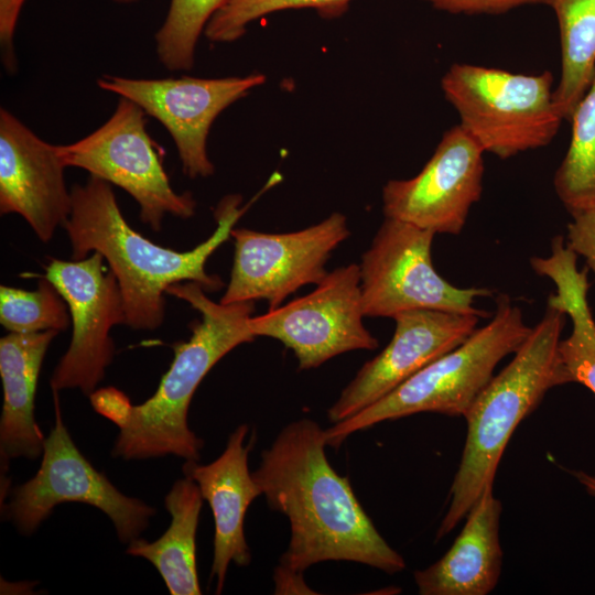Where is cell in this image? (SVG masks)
<instances>
[{
  "instance_id": "obj_1",
  "label": "cell",
  "mask_w": 595,
  "mask_h": 595,
  "mask_svg": "<svg viewBox=\"0 0 595 595\" xmlns=\"http://www.w3.org/2000/svg\"><path fill=\"white\" fill-rule=\"evenodd\" d=\"M324 430L304 418L286 424L260 455L252 477L268 506L291 529L274 572L303 576L325 561H349L388 574L405 569L357 499L350 480L329 464Z\"/></svg>"
},
{
  "instance_id": "obj_2",
  "label": "cell",
  "mask_w": 595,
  "mask_h": 595,
  "mask_svg": "<svg viewBox=\"0 0 595 595\" xmlns=\"http://www.w3.org/2000/svg\"><path fill=\"white\" fill-rule=\"evenodd\" d=\"M72 212L64 224L72 245V259L99 252L115 273L123 300L126 323L134 329H154L165 315L166 290L182 281L198 283L215 292L224 283L208 274L205 264L212 253L230 237L246 208L241 196L224 197L214 210L217 227L188 251L164 248L133 230L126 221L110 183L91 176L71 190Z\"/></svg>"
},
{
  "instance_id": "obj_3",
  "label": "cell",
  "mask_w": 595,
  "mask_h": 595,
  "mask_svg": "<svg viewBox=\"0 0 595 595\" xmlns=\"http://www.w3.org/2000/svg\"><path fill=\"white\" fill-rule=\"evenodd\" d=\"M167 294L186 301L201 315L190 327L187 340L172 345L173 361L154 394L131 405L119 428L112 456L126 461L175 455L199 461L204 447L188 426V408L195 390L209 370L230 350L256 339L250 326L255 301L215 303L196 282L176 283Z\"/></svg>"
},
{
  "instance_id": "obj_4",
  "label": "cell",
  "mask_w": 595,
  "mask_h": 595,
  "mask_svg": "<svg viewBox=\"0 0 595 595\" xmlns=\"http://www.w3.org/2000/svg\"><path fill=\"white\" fill-rule=\"evenodd\" d=\"M565 322L564 312L547 305L511 361L493 376L465 413V445L436 540L450 533L494 486L505 448L521 421L550 389L571 382L558 353Z\"/></svg>"
},
{
  "instance_id": "obj_5",
  "label": "cell",
  "mask_w": 595,
  "mask_h": 595,
  "mask_svg": "<svg viewBox=\"0 0 595 595\" xmlns=\"http://www.w3.org/2000/svg\"><path fill=\"white\" fill-rule=\"evenodd\" d=\"M531 327L509 298H497L488 324L476 328L459 346L435 359L393 391L355 415L324 430L325 443L335 448L353 433L388 420L432 412L465 415L506 356L523 343Z\"/></svg>"
},
{
  "instance_id": "obj_6",
  "label": "cell",
  "mask_w": 595,
  "mask_h": 595,
  "mask_svg": "<svg viewBox=\"0 0 595 595\" xmlns=\"http://www.w3.org/2000/svg\"><path fill=\"white\" fill-rule=\"evenodd\" d=\"M458 123L484 150L499 159L547 147L563 118L553 101V76L516 74L472 64H453L441 79Z\"/></svg>"
},
{
  "instance_id": "obj_7",
  "label": "cell",
  "mask_w": 595,
  "mask_h": 595,
  "mask_svg": "<svg viewBox=\"0 0 595 595\" xmlns=\"http://www.w3.org/2000/svg\"><path fill=\"white\" fill-rule=\"evenodd\" d=\"M147 113L133 101L119 97L109 119L86 137L60 144L63 164L117 185L139 204L140 218L159 231L165 215L187 219L196 202L188 192L178 194L163 166L162 150L147 129Z\"/></svg>"
},
{
  "instance_id": "obj_8",
  "label": "cell",
  "mask_w": 595,
  "mask_h": 595,
  "mask_svg": "<svg viewBox=\"0 0 595 595\" xmlns=\"http://www.w3.org/2000/svg\"><path fill=\"white\" fill-rule=\"evenodd\" d=\"M435 234L386 217L361 257L360 286L365 316L391 317L411 310H437L489 317L474 306L487 288H457L442 278L432 261Z\"/></svg>"
},
{
  "instance_id": "obj_9",
  "label": "cell",
  "mask_w": 595,
  "mask_h": 595,
  "mask_svg": "<svg viewBox=\"0 0 595 595\" xmlns=\"http://www.w3.org/2000/svg\"><path fill=\"white\" fill-rule=\"evenodd\" d=\"M54 393L55 423L44 441L41 466L31 479L11 489L2 512L21 533L31 534L55 506L87 504L109 517L121 542H131L148 528L155 509L119 491L79 452L63 423Z\"/></svg>"
},
{
  "instance_id": "obj_10",
  "label": "cell",
  "mask_w": 595,
  "mask_h": 595,
  "mask_svg": "<svg viewBox=\"0 0 595 595\" xmlns=\"http://www.w3.org/2000/svg\"><path fill=\"white\" fill-rule=\"evenodd\" d=\"M360 267L349 263L328 272L309 294L250 318L256 335L291 349L299 370L317 368L353 350H374L378 339L365 327Z\"/></svg>"
},
{
  "instance_id": "obj_11",
  "label": "cell",
  "mask_w": 595,
  "mask_h": 595,
  "mask_svg": "<svg viewBox=\"0 0 595 595\" xmlns=\"http://www.w3.org/2000/svg\"><path fill=\"white\" fill-rule=\"evenodd\" d=\"M349 235L347 218L340 213L292 232L232 228L234 263L220 303L266 300L269 310L280 306L300 288L325 278L327 260Z\"/></svg>"
},
{
  "instance_id": "obj_12",
  "label": "cell",
  "mask_w": 595,
  "mask_h": 595,
  "mask_svg": "<svg viewBox=\"0 0 595 595\" xmlns=\"http://www.w3.org/2000/svg\"><path fill=\"white\" fill-rule=\"evenodd\" d=\"M264 80L266 76L258 73L220 78H131L104 74L97 78V86L133 101L156 119L174 141L183 173L196 178L214 173L207 138L215 119Z\"/></svg>"
},
{
  "instance_id": "obj_13",
  "label": "cell",
  "mask_w": 595,
  "mask_h": 595,
  "mask_svg": "<svg viewBox=\"0 0 595 595\" xmlns=\"http://www.w3.org/2000/svg\"><path fill=\"white\" fill-rule=\"evenodd\" d=\"M104 256L93 252L82 260L52 259L45 277L65 300L73 322L68 349L51 377L53 391L78 388L90 396L115 355L110 331L126 323L122 294Z\"/></svg>"
},
{
  "instance_id": "obj_14",
  "label": "cell",
  "mask_w": 595,
  "mask_h": 595,
  "mask_svg": "<svg viewBox=\"0 0 595 595\" xmlns=\"http://www.w3.org/2000/svg\"><path fill=\"white\" fill-rule=\"evenodd\" d=\"M483 154L480 145L459 125L452 127L420 173L383 186L385 217L435 235L461 234L483 192Z\"/></svg>"
},
{
  "instance_id": "obj_15",
  "label": "cell",
  "mask_w": 595,
  "mask_h": 595,
  "mask_svg": "<svg viewBox=\"0 0 595 595\" xmlns=\"http://www.w3.org/2000/svg\"><path fill=\"white\" fill-rule=\"evenodd\" d=\"M479 316L437 310L397 314L389 344L357 371L327 410L332 424L344 421L398 388L422 368L455 349L477 328Z\"/></svg>"
},
{
  "instance_id": "obj_16",
  "label": "cell",
  "mask_w": 595,
  "mask_h": 595,
  "mask_svg": "<svg viewBox=\"0 0 595 595\" xmlns=\"http://www.w3.org/2000/svg\"><path fill=\"white\" fill-rule=\"evenodd\" d=\"M57 147L0 109V212L22 216L43 242L72 212Z\"/></svg>"
},
{
  "instance_id": "obj_17",
  "label": "cell",
  "mask_w": 595,
  "mask_h": 595,
  "mask_svg": "<svg viewBox=\"0 0 595 595\" xmlns=\"http://www.w3.org/2000/svg\"><path fill=\"white\" fill-rule=\"evenodd\" d=\"M248 432L249 426L240 424L215 461L206 465L186 461L182 468L184 476L197 484L213 512L215 534L210 576L216 578L217 594L223 591L230 562L238 566L251 562L245 537V517L261 490L248 467V455L256 442L253 432L246 443Z\"/></svg>"
},
{
  "instance_id": "obj_18",
  "label": "cell",
  "mask_w": 595,
  "mask_h": 595,
  "mask_svg": "<svg viewBox=\"0 0 595 595\" xmlns=\"http://www.w3.org/2000/svg\"><path fill=\"white\" fill-rule=\"evenodd\" d=\"M501 501L488 487L467 513L450 550L435 563L415 571L421 595H487L497 585L502 567L499 540Z\"/></svg>"
},
{
  "instance_id": "obj_19",
  "label": "cell",
  "mask_w": 595,
  "mask_h": 595,
  "mask_svg": "<svg viewBox=\"0 0 595 595\" xmlns=\"http://www.w3.org/2000/svg\"><path fill=\"white\" fill-rule=\"evenodd\" d=\"M57 334L55 329L26 334L10 332L0 339L2 474L13 458L34 461L43 454L45 437L34 418V399L45 353Z\"/></svg>"
},
{
  "instance_id": "obj_20",
  "label": "cell",
  "mask_w": 595,
  "mask_h": 595,
  "mask_svg": "<svg viewBox=\"0 0 595 595\" xmlns=\"http://www.w3.org/2000/svg\"><path fill=\"white\" fill-rule=\"evenodd\" d=\"M577 257L562 236H555L550 256L533 257L530 264L556 288L548 305L564 312L572 322L571 334L559 342L560 360L571 382L582 383L595 394V320L587 301L588 268L578 270Z\"/></svg>"
},
{
  "instance_id": "obj_21",
  "label": "cell",
  "mask_w": 595,
  "mask_h": 595,
  "mask_svg": "<svg viewBox=\"0 0 595 595\" xmlns=\"http://www.w3.org/2000/svg\"><path fill=\"white\" fill-rule=\"evenodd\" d=\"M197 484L185 477L176 480L164 498L171 515L167 530L154 542L140 537L129 542L127 553L151 562L171 595L202 594L196 567V531L203 505Z\"/></svg>"
},
{
  "instance_id": "obj_22",
  "label": "cell",
  "mask_w": 595,
  "mask_h": 595,
  "mask_svg": "<svg viewBox=\"0 0 595 595\" xmlns=\"http://www.w3.org/2000/svg\"><path fill=\"white\" fill-rule=\"evenodd\" d=\"M554 12L561 44V74L553 101L570 121L595 77V0H545Z\"/></svg>"
},
{
  "instance_id": "obj_23",
  "label": "cell",
  "mask_w": 595,
  "mask_h": 595,
  "mask_svg": "<svg viewBox=\"0 0 595 595\" xmlns=\"http://www.w3.org/2000/svg\"><path fill=\"white\" fill-rule=\"evenodd\" d=\"M570 121V144L554 173L553 186L573 215L595 210V77Z\"/></svg>"
},
{
  "instance_id": "obj_24",
  "label": "cell",
  "mask_w": 595,
  "mask_h": 595,
  "mask_svg": "<svg viewBox=\"0 0 595 595\" xmlns=\"http://www.w3.org/2000/svg\"><path fill=\"white\" fill-rule=\"evenodd\" d=\"M227 0H171L166 17L154 35L155 53L169 71H190L198 39L215 12Z\"/></svg>"
},
{
  "instance_id": "obj_25",
  "label": "cell",
  "mask_w": 595,
  "mask_h": 595,
  "mask_svg": "<svg viewBox=\"0 0 595 595\" xmlns=\"http://www.w3.org/2000/svg\"><path fill=\"white\" fill-rule=\"evenodd\" d=\"M0 323L12 333L63 331L71 323L68 306L45 277L35 291L0 286Z\"/></svg>"
},
{
  "instance_id": "obj_26",
  "label": "cell",
  "mask_w": 595,
  "mask_h": 595,
  "mask_svg": "<svg viewBox=\"0 0 595 595\" xmlns=\"http://www.w3.org/2000/svg\"><path fill=\"white\" fill-rule=\"evenodd\" d=\"M351 0H227L208 21L204 35L214 43H229L241 37L248 25L267 14L288 9H315L323 18L345 13Z\"/></svg>"
},
{
  "instance_id": "obj_27",
  "label": "cell",
  "mask_w": 595,
  "mask_h": 595,
  "mask_svg": "<svg viewBox=\"0 0 595 595\" xmlns=\"http://www.w3.org/2000/svg\"><path fill=\"white\" fill-rule=\"evenodd\" d=\"M567 224L566 245L585 259L586 267L595 277V210L571 215Z\"/></svg>"
},
{
  "instance_id": "obj_28",
  "label": "cell",
  "mask_w": 595,
  "mask_h": 595,
  "mask_svg": "<svg viewBox=\"0 0 595 595\" xmlns=\"http://www.w3.org/2000/svg\"><path fill=\"white\" fill-rule=\"evenodd\" d=\"M435 9L453 14H502L521 6L545 0H424Z\"/></svg>"
},
{
  "instance_id": "obj_29",
  "label": "cell",
  "mask_w": 595,
  "mask_h": 595,
  "mask_svg": "<svg viewBox=\"0 0 595 595\" xmlns=\"http://www.w3.org/2000/svg\"><path fill=\"white\" fill-rule=\"evenodd\" d=\"M26 0H0V46L4 68L13 73L17 69L14 54V33L20 12Z\"/></svg>"
},
{
  "instance_id": "obj_30",
  "label": "cell",
  "mask_w": 595,
  "mask_h": 595,
  "mask_svg": "<svg viewBox=\"0 0 595 595\" xmlns=\"http://www.w3.org/2000/svg\"><path fill=\"white\" fill-rule=\"evenodd\" d=\"M90 401L98 413L111 420L119 428L125 423L132 405L125 393L112 387L94 391L90 394Z\"/></svg>"
},
{
  "instance_id": "obj_31",
  "label": "cell",
  "mask_w": 595,
  "mask_h": 595,
  "mask_svg": "<svg viewBox=\"0 0 595 595\" xmlns=\"http://www.w3.org/2000/svg\"><path fill=\"white\" fill-rule=\"evenodd\" d=\"M572 474L585 488L586 493L595 498V475H591L583 470H574Z\"/></svg>"
},
{
  "instance_id": "obj_32",
  "label": "cell",
  "mask_w": 595,
  "mask_h": 595,
  "mask_svg": "<svg viewBox=\"0 0 595 595\" xmlns=\"http://www.w3.org/2000/svg\"><path fill=\"white\" fill-rule=\"evenodd\" d=\"M112 2H116V3H119V4H131V3H134L139 0H110Z\"/></svg>"
}]
</instances>
